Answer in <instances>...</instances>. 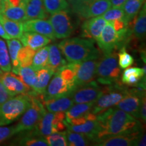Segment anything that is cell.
<instances>
[{
  "label": "cell",
  "instance_id": "cell-1",
  "mask_svg": "<svg viewBox=\"0 0 146 146\" xmlns=\"http://www.w3.org/2000/svg\"><path fill=\"white\" fill-rule=\"evenodd\" d=\"M96 116L100 126L97 138L108 135L128 134L141 131V124L137 118L116 107L109 108Z\"/></svg>",
  "mask_w": 146,
  "mask_h": 146
},
{
  "label": "cell",
  "instance_id": "cell-2",
  "mask_svg": "<svg viewBox=\"0 0 146 146\" xmlns=\"http://www.w3.org/2000/svg\"><path fill=\"white\" fill-rule=\"evenodd\" d=\"M67 61L79 63L100 57V51L95 46L94 40L73 37L64 39L58 45Z\"/></svg>",
  "mask_w": 146,
  "mask_h": 146
},
{
  "label": "cell",
  "instance_id": "cell-3",
  "mask_svg": "<svg viewBox=\"0 0 146 146\" xmlns=\"http://www.w3.org/2000/svg\"><path fill=\"white\" fill-rule=\"evenodd\" d=\"M31 104V96L21 94L0 104V126H6L21 118Z\"/></svg>",
  "mask_w": 146,
  "mask_h": 146
},
{
  "label": "cell",
  "instance_id": "cell-4",
  "mask_svg": "<svg viewBox=\"0 0 146 146\" xmlns=\"http://www.w3.org/2000/svg\"><path fill=\"white\" fill-rule=\"evenodd\" d=\"M117 54L112 52L104 56L98 61L96 70L97 81L102 85H110L118 82L120 70L118 64Z\"/></svg>",
  "mask_w": 146,
  "mask_h": 146
},
{
  "label": "cell",
  "instance_id": "cell-5",
  "mask_svg": "<svg viewBox=\"0 0 146 146\" xmlns=\"http://www.w3.org/2000/svg\"><path fill=\"white\" fill-rule=\"evenodd\" d=\"M45 112L39 96H31L30 106L21 116L18 123L14 125L16 134L33 129Z\"/></svg>",
  "mask_w": 146,
  "mask_h": 146
},
{
  "label": "cell",
  "instance_id": "cell-6",
  "mask_svg": "<svg viewBox=\"0 0 146 146\" xmlns=\"http://www.w3.org/2000/svg\"><path fill=\"white\" fill-rule=\"evenodd\" d=\"M127 91L128 89L124 88L118 83L104 89L103 94L94 102L91 112L97 115L116 106L127 95Z\"/></svg>",
  "mask_w": 146,
  "mask_h": 146
},
{
  "label": "cell",
  "instance_id": "cell-7",
  "mask_svg": "<svg viewBox=\"0 0 146 146\" xmlns=\"http://www.w3.org/2000/svg\"><path fill=\"white\" fill-rule=\"evenodd\" d=\"M66 128L65 112H45L35 129L39 135L45 137L52 133L64 131Z\"/></svg>",
  "mask_w": 146,
  "mask_h": 146
},
{
  "label": "cell",
  "instance_id": "cell-8",
  "mask_svg": "<svg viewBox=\"0 0 146 146\" xmlns=\"http://www.w3.org/2000/svg\"><path fill=\"white\" fill-rule=\"evenodd\" d=\"M54 77L50 80L45 94L43 96H39L41 100L68 96L72 94L77 88L75 84L70 83L64 78L58 71L54 72Z\"/></svg>",
  "mask_w": 146,
  "mask_h": 146
},
{
  "label": "cell",
  "instance_id": "cell-9",
  "mask_svg": "<svg viewBox=\"0 0 146 146\" xmlns=\"http://www.w3.org/2000/svg\"><path fill=\"white\" fill-rule=\"evenodd\" d=\"M95 102L72 105L65 112V120L70 125H79L89 120H96L97 116L91 112Z\"/></svg>",
  "mask_w": 146,
  "mask_h": 146
},
{
  "label": "cell",
  "instance_id": "cell-10",
  "mask_svg": "<svg viewBox=\"0 0 146 146\" xmlns=\"http://www.w3.org/2000/svg\"><path fill=\"white\" fill-rule=\"evenodd\" d=\"M101 52L104 55L109 54L117 48L122 47L123 39L116 31L111 22H107L98 41Z\"/></svg>",
  "mask_w": 146,
  "mask_h": 146
},
{
  "label": "cell",
  "instance_id": "cell-11",
  "mask_svg": "<svg viewBox=\"0 0 146 146\" xmlns=\"http://www.w3.org/2000/svg\"><path fill=\"white\" fill-rule=\"evenodd\" d=\"M137 89H128L127 94L116 105L117 108L125 111L133 117L139 118L141 99L145 96V89L137 87Z\"/></svg>",
  "mask_w": 146,
  "mask_h": 146
},
{
  "label": "cell",
  "instance_id": "cell-12",
  "mask_svg": "<svg viewBox=\"0 0 146 146\" xmlns=\"http://www.w3.org/2000/svg\"><path fill=\"white\" fill-rule=\"evenodd\" d=\"M49 21L52 26L56 39L68 38L74 31L71 18L66 10L60 11L52 14Z\"/></svg>",
  "mask_w": 146,
  "mask_h": 146
},
{
  "label": "cell",
  "instance_id": "cell-13",
  "mask_svg": "<svg viewBox=\"0 0 146 146\" xmlns=\"http://www.w3.org/2000/svg\"><path fill=\"white\" fill-rule=\"evenodd\" d=\"M141 132L128 134L108 135L96 138L92 141L94 145L98 146H131L136 145Z\"/></svg>",
  "mask_w": 146,
  "mask_h": 146
},
{
  "label": "cell",
  "instance_id": "cell-14",
  "mask_svg": "<svg viewBox=\"0 0 146 146\" xmlns=\"http://www.w3.org/2000/svg\"><path fill=\"white\" fill-rule=\"evenodd\" d=\"M27 0H3L0 4V14L14 21H26Z\"/></svg>",
  "mask_w": 146,
  "mask_h": 146
},
{
  "label": "cell",
  "instance_id": "cell-15",
  "mask_svg": "<svg viewBox=\"0 0 146 146\" xmlns=\"http://www.w3.org/2000/svg\"><path fill=\"white\" fill-rule=\"evenodd\" d=\"M98 60H91L79 63H74L75 77L74 83L76 87L83 86L94 81L96 76Z\"/></svg>",
  "mask_w": 146,
  "mask_h": 146
},
{
  "label": "cell",
  "instance_id": "cell-16",
  "mask_svg": "<svg viewBox=\"0 0 146 146\" xmlns=\"http://www.w3.org/2000/svg\"><path fill=\"white\" fill-rule=\"evenodd\" d=\"M110 8L111 4L109 0H93L83 2L72 8V10L81 17L88 19L102 16Z\"/></svg>",
  "mask_w": 146,
  "mask_h": 146
},
{
  "label": "cell",
  "instance_id": "cell-17",
  "mask_svg": "<svg viewBox=\"0 0 146 146\" xmlns=\"http://www.w3.org/2000/svg\"><path fill=\"white\" fill-rule=\"evenodd\" d=\"M102 89L95 81L83 86L78 87L71 94L74 104L96 102L103 94Z\"/></svg>",
  "mask_w": 146,
  "mask_h": 146
},
{
  "label": "cell",
  "instance_id": "cell-18",
  "mask_svg": "<svg viewBox=\"0 0 146 146\" xmlns=\"http://www.w3.org/2000/svg\"><path fill=\"white\" fill-rule=\"evenodd\" d=\"M0 82L12 96L17 95H28L31 88L22 81L17 74L11 72H4L0 76Z\"/></svg>",
  "mask_w": 146,
  "mask_h": 146
},
{
  "label": "cell",
  "instance_id": "cell-19",
  "mask_svg": "<svg viewBox=\"0 0 146 146\" xmlns=\"http://www.w3.org/2000/svg\"><path fill=\"white\" fill-rule=\"evenodd\" d=\"M107 21L102 16L87 19L81 27V36L98 41Z\"/></svg>",
  "mask_w": 146,
  "mask_h": 146
},
{
  "label": "cell",
  "instance_id": "cell-20",
  "mask_svg": "<svg viewBox=\"0 0 146 146\" xmlns=\"http://www.w3.org/2000/svg\"><path fill=\"white\" fill-rule=\"evenodd\" d=\"M24 32H34L55 40L54 30L50 22L45 19H31L23 22Z\"/></svg>",
  "mask_w": 146,
  "mask_h": 146
},
{
  "label": "cell",
  "instance_id": "cell-21",
  "mask_svg": "<svg viewBox=\"0 0 146 146\" xmlns=\"http://www.w3.org/2000/svg\"><path fill=\"white\" fill-rule=\"evenodd\" d=\"M41 101L45 108H46L47 111L50 112H66L74 104L71 95L59 97V98H50Z\"/></svg>",
  "mask_w": 146,
  "mask_h": 146
},
{
  "label": "cell",
  "instance_id": "cell-22",
  "mask_svg": "<svg viewBox=\"0 0 146 146\" xmlns=\"http://www.w3.org/2000/svg\"><path fill=\"white\" fill-rule=\"evenodd\" d=\"M65 125L67 129L73 132L85 135L91 141L97 138L100 131V126L97 120V118L96 120H87L85 123L79 125H70L65 120Z\"/></svg>",
  "mask_w": 146,
  "mask_h": 146
},
{
  "label": "cell",
  "instance_id": "cell-23",
  "mask_svg": "<svg viewBox=\"0 0 146 146\" xmlns=\"http://www.w3.org/2000/svg\"><path fill=\"white\" fill-rule=\"evenodd\" d=\"M19 39L23 46H28L34 50L45 46L52 41L47 36L34 32H24Z\"/></svg>",
  "mask_w": 146,
  "mask_h": 146
},
{
  "label": "cell",
  "instance_id": "cell-24",
  "mask_svg": "<svg viewBox=\"0 0 146 146\" xmlns=\"http://www.w3.org/2000/svg\"><path fill=\"white\" fill-rule=\"evenodd\" d=\"M21 136L16 138V145L25 146H47V143L45 137L38 133L36 129L24 131Z\"/></svg>",
  "mask_w": 146,
  "mask_h": 146
},
{
  "label": "cell",
  "instance_id": "cell-25",
  "mask_svg": "<svg viewBox=\"0 0 146 146\" xmlns=\"http://www.w3.org/2000/svg\"><path fill=\"white\" fill-rule=\"evenodd\" d=\"M139 14L133 18L132 34L137 39H143L146 32V5L144 3Z\"/></svg>",
  "mask_w": 146,
  "mask_h": 146
},
{
  "label": "cell",
  "instance_id": "cell-26",
  "mask_svg": "<svg viewBox=\"0 0 146 146\" xmlns=\"http://www.w3.org/2000/svg\"><path fill=\"white\" fill-rule=\"evenodd\" d=\"M146 72H145L143 68L138 67H128L125 68L122 75V83L129 86L138 87L143 79H145Z\"/></svg>",
  "mask_w": 146,
  "mask_h": 146
},
{
  "label": "cell",
  "instance_id": "cell-27",
  "mask_svg": "<svg viewBox=\"0 0 146 146\" xmlns=\"http://www.w3.org/2000/svg\"><path fill=\"white\" fill-rule=\"evenodd\" d=\"M47 13L43 0H27L26 20L45 19Z\"/></svg>",
  "mask_w": 146,
  "mask_h": 146
},
{
  "label": "cell",
  "instance_id": "cell-28",
  "mask_svg": "<svg viewBox=\"0 0 146 146\" xmlns=\"http://www.w3.org/2000/svg\"><path fill=\"white\" fill-rule=\"evenodd\" d=\"M36 82L32 89L36 94L43 96L45 94V90L50 83L51 78L54 74V72L47 67H45L40 70L36 71Z\"/></svg>",
  "mask_w": 146,
  "mask_h": 146
},
{
  "label": "cell",
  "instance_id": "cell-29",
  "mask_svg": "<svg viewBox=\"0 0 146 146\" xmlns=\"http://www.w3.org/2000/svg\"><path fill=\"white\" fill-rule=\"evenodd\" d=\"M66 61L62 58V52L58 45L53 44L49 46L48 60L46 67L51 69L53 72H56L58 69L65 65Z\"/></svg>",
  "mask_w": 146,
  "mask_h": 146
},
{
  "label": "cell",
  "instance_id": "cell-30",
  "mask_svg": "<svg viewBox=\"0 0 146 146\" xmlns=\"http://www.w3.org/2000/svg\"><path fill=\"white\" fill-rule=\"evenodd\" d=\"M0 23L11 39H20L23 34V22L12 21L0 14Z\"/></svg>",
  "mask_w": 146,
  "mask_h": 146
},
{
  "label": "cell",
  "instance_id": "cell-31",
  "mask_svg": "<svg viewBox=\"0 0 146 146\" xmlns=\"http://www.w3.org/2000/svg\"><path fill=\"white\" fill-rule=\"evenodd\" d=\"M145 3V0H127L122 8L125 14V21L129 23L135 16Z\"/></svg>",
  "mask_w": 146,
  "mask_h": 146
},
{
  "label": "cell",
  "instance_id": "cell-32",
  "mask_svg": "<svg viewBox=\"0 0 146 146\" xmlns=\"http://www.w3.org/2000/svg\"><path fill=\"white\" fill-rule=\"evenodd\" d=\"M12 72L17 74L21 78L22 81L29 87H30L31 89L33 88L36 82V72L32 68L31 66H20L19 68Z\"/></svg>",
  "mask_w": 146,
  "mask_h": 146
},
{
  "label": "cell",
  "instance_id": "cell-33",
  "mask_svg": "<svg viewBox=\"0 0 146 146\" xmlns=\"http://www.w3.org/2000/svg\"><path fill=\"white\" fill-rule=\"evenodd\" d=\"M7 46H8L9 56H10L11 65H12V70L13 71L18 68H19L20 65L18 60V53L20 50L23 47L21 41L18 39H10L6 40Z\"/></svg>",
  "mask_w": 146,
  "mask_h": 146
},
{
  "label": "cell",
  "instance_id": "cell-34",
  "mask_svg": "<svg viewBox=\"0 0 146 146\" xmlns=\"http://www.w3.org/2000/svg\"><path fill=\"white\" fill-rule=\"evenodd\" d=\"M49 46L41 47L36 51L31 64V67L35 71L46 67L47 60H48Z\"/></svg>",
  "mask_w": 146,
  "mask_h": 146
},
{
  "label": "cell",
  "instance_id": "cell-35",
  "mask_svg": "<svg viewBox=\"0 0 146 146\" xmlns=\"http://www.w3.org/2000/svg\"><path fill=\"white\" fill-rule=\"evenodd\" d=\"M67 143L70 146H85L90 144V139L85 135L79 133H75L68 129L65 131Z\"/></svg>",
  "mask_w": 146,
  "mask_h": 146
},
{
  "label": "cell",
  "instance_id": "cell-36",
  "mask_svg": "<svg viewBox=\"0 0 146 146\" xmlns=\"http://www.w3.org/2000/svg\"><path fill=\"white\" fill-rule=\"evenodd\" d=\"M46 12L53 14L62 10H67L69 3L67 0H43Z\"/></svg>",
  "mask_w": 146,
  "mask_h": 146
},
{
  "label": "cell",
  "instance_id": "cell-37",
  "mask_svg": "<svg viewBox=\"0 0 146 146\" xmlns=\"http://www.w3.org/2000/svg\"><path fill=\"white\" fill-rule=\"evenodd\" d=\"M0 68L3 72H10L12 70L10 58L6 43L0 38Z\"/></svg>",
  "mask_w": 146,
  "mask_h": 146
},
{
  "label": "cell",
  "instance_id": "cell-38",
  "mask_svg": "<svg viewBox=\"0 0 146 146\" xmlns=\"http://www.w3.org/2000/svg\"><path fill=\"white\" fill-rule=\"evenodd\" d=\"M36 50H33L28 46H23L19 51L18 60L20 66H31L33 58Z\"/></svg>",
  "mask_w": 146,
  "mask_h": 146
},
{
  "label": "cell",
  "instance_id": "cell-39",
  "mask_svg": "<svg viewBox=\"0 0 146 146\" xmlns=\"http://www.w3.org/2000/svg\"><path fill=\"white\" fill-rule=\"evenodd\" d=\"M47 145L50 146H66L67 143L66 136L65 131L52 133L45 137Z\"/></svg>",
  "mask_w": 146,
  "mask_h": 146
},
{
  "label": "cell",
  "instance_id": "cell-40",
  "mask_svg": "<svg viewBox=\"0 0 146 146\" xmlns=\"http://www.w3.org/2000/svg\"><path fill=\"white\" fill-rule=\"evenodd\" d=\"M117 56L118 57V62L120 69L127 68L134 63V58L131 54L127 53L125 47H120Z\"/></svg>",
  "mask_w": 146,
  "mask_h": 146
},
{
  "label": "cell",
  "instance_id": "cell-41",
  "mask_svg": "<svg viewBox=\"0 0 146 146\" xmlns=\"http://www.w3.org/2000/svg\"><path fill=\"white\" fill-rule=\"evenodd\" d=\"M102 16L107 22H109L116 21V20L124 19L125 14L122 8H112L111 7L102 14Z\"/></svg>",
  "mask_w": 146,
  "mask_h": 146
},
{
  "label": "cell",
  "instance_id": "cell-42",
  "mask_svg": "<svg viewBox=\"0 0 146 146\" xmlns=\"http://www.w3.org/2000/svg\"><path fill=\"white\" fill-rule=\"evenodd\" d=\"M14 135H16L14 125L10 127L0 126V143L11 138Z\"/></svg>",
  "mask_w": 146,
  "mask_h": 146
},
{
  "label": "cell",
  "instance_id": "cell-43",
  "mask_svg": "<svg viewBox=\"0 0 146 146\" xmlns=\"http://www.w3.org/2000/svg\"><path fill=\"white\" fill-rule=\"evenodd\" d=\"M12 97L14 96H12L8 92V90L5 89V87L3 86V84L0 82V104L12 98Z\"/></svg>",
  "mask_w": 146,
  "mask_h": 146
},
{
  "label": "cell",
  "instance_id": "cell-44",
  "mask_svg": "<svg viewBox=\"0 0 146 146\" xmlns=\"http://www.w3.org/2000/svg\"><path fill=\"white\" fill-rule=\"evenodd\" d=\"M139 118H141L143 123L146 122V100L145 96H143L141 99V106L139 108Z\"/></svg>",
  "mask_w": 146,
  "mask_h": 146
},
{
  "label": "cell",
  "instance_id": "cell-45",
  "mask_svg": "<svg viewBox=\"0 0 146 146\" xmlns=\"http://www.w3.org/2000/svg\"><path fill=\"white\" fill-rule=\"evenodd\" d=\"M112 8H122L127 0H109Z\"/></svg>",
  "mask_w": 146,
  "mask_h": 146
},
{
  "label": "cell",
  "instance_id": "cell-46",
  "mask_svg": "<svg viewBox=\"0 0 146 146\" xmlns=\"http://www.w3.org/2000/svg\"><path fill=\"white\" fill-rule=\"evenodd\" d=\"M67 1L72 5V8H74L83 2H85V1H86V0H67Z\"/></svg>",
  "mask_w": 146,
  "mask_h": 146
},
{
  "label": "cell",
  "instance_id": "cell-47",
  "mask_svg": "<svg viewBox=\"0 0 146 146\" xmlns=\"http://www.w3.org/2000/svg\"><path fill=\"white\" fill-rule=\"evenodd\" d=\"M0 37L3 38V39H4L5 40L11 39L8 35L6 33V32L5 31L4 29H3V27L2 25H1V23H0Z\"/></svg>",
  "mask_w": 146,
  "mask_h": 146
},
{
  "label": "cell",
  "instance_id": "cell-48",
  "mask_svg": "<svg viewBox=\"0 0 146 146\" xmlns=\"http://www.w3.org/2000/svg\"><path fill=\"white\" fill-rule=\"evenodd\" d=\"M145 140H146V138H145V134L144 135H142L140 137V138L139 139L137 143V145H138V146H145Z\"/></svg>",
  "mask_w": 146,
  "mask_h": 146
},
{
  "label": "cell",
  "instance_id": "cell-49",
  "mask_svg": "<svg viewBox=\"0 0 146 146\" xmlns=\"http://www.w3.org/2000/svg\"><path fill=\"white\" fill-rule=\"evenodd\" d=\"M3 70H1V68H0V76H1V74H3Z\"/></svg>",
  "mask_w": 146,
  "mask_h": 146
},
{
  "label": "cell",
  "instance_id": "cell-50",
  "mask_svg": "<svg viewBox=\"0 0 146 146\" xmlns=\"http://www.w3.org/2000/svg\"><path fill=\"white\" fill-rule=\"evenodd\" d=\"M93 1V0H86V1Z\"/></svg>",
  "mask_w": 146,
  "mask_h": 146
},
{
  "label": "cell",
  "instance_id": "cell-51",
  "mask_svg": "<svg viewBox=\"0 0 146 146\" xmlns=\"http://www.w3.org/2000/svg\"><path fill=\"white\" fill-rule=\"evenodd\" d=\"M2 1H3V0H0V4H1V3L2 2Z\"/></svg>",
  "mask_w": 146,
  "mask_h": 146
}]
</instances>
